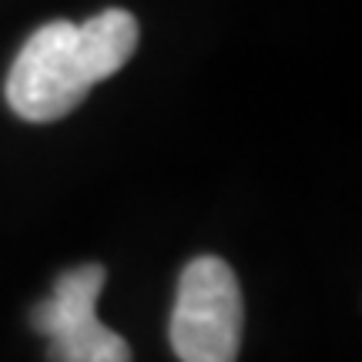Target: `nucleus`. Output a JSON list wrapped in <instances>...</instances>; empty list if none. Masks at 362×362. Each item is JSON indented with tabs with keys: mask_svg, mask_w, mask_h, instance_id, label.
Instances as JSON below:
<instances>
[{
	"mask_svg": "<svg viewBox=\"0 0 362 362\" xmlns=\"http://www.w3.org/2000/svg\"><path fill=\"white\" fill-rule=\"evenodd\" d=\"M138 47V21L121 7L94 13L84 24L51 21L37 27L7 74V104L13 115L47 124L61 121L131 61Z\"/></svg>",
	"mask_w": 362,
	"mask_h": 362,
	"instance_id": "f257e3e1",
	"label": "nucleus"
},
{
	"mask_svg": "<svg viewBox=\"0 0 362 362\" xmlns=\"http://www.w3.org/2000/svg\"><path fill=\"white\" fill-rule=\"evenodd\" d=\"M245 305L232 265L202 255L185 265L171 309L168 339L181 362H235L242 349Z\"/></svg>",
	"mask_w": 362,
	"mask_h": 362,
	"instance_id": "f03ea898",
	"label": "nucleus"
},
{
	"mask_svg": "<svg viewBox=\"0 0 362 362\" xmlns=\"http://www.w3.org/2000/svg\"><path fill=\"white\" fill-rule=\"evenodd\" d=\"M107 272L101 265L67 269L51 298L30 312L34 332L47 339L51 362H131V346L98 319V296Z\"/></svg>",
	"mask_w": 362,
	"mask_h": 362,
	"instance_id": "7ed1b4c3",
	"label": "nucleus"
}]
</instances>
